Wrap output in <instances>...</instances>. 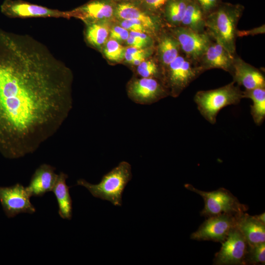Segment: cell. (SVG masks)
Listing matches in <instances>:
<instances>
[{
  "mask_svg": "<svg viewBox=\"0 0 265 265\" xmlns=\"http://www.w3.org/2000/svg\"><path fill=\"white\" fill-rule=\"evenodd\" d=\"M85 38L90 45L97 48H103L108 39L111 26L107 22L85 24Z\"/></svg>",
  "mask_w": 265,
  "mask_h": 265,
  "instance_id": "7402d4cb",
  "label": "cell"
},
{
  "mask_svg": "<svg viewBox=\"0 0 265 265\" xmlns=\"http://www.w3.org/2000/svg\"><path fill=\"white\" fill-rule=\"evenodd\" d=\"M236 227L241 233L249 246L265 242V224L254 216L243 212L237 217Z\"/></svg>",
  "mask_w": 265,
  "mask_h": 265,
  "instance_id": "ac0fdd59",
  "label": "cell"
},
{
  "mask_svg": "<svg viewBox=\"0 0 265 265\" xmlns=\"http://www.w3.org/2000/svg\"><path fill=\"white\" fill-rule=\"evenodd\" d=\"M115 17L119 20L135 19L141 22L150 32L155 34L159 29L158 18L134 3L122 1L117 3Z\"/></svg>",
  "mask_w": 265,
  "mask_h": 265,
  "instance_id": "2e32d148",
  "label": "cell"
},
{
  "mask_svg": "<svg viewBox=\"0 0 265 265\" xmlns=\"http://www.w3.org/2000/svg\"><path fill=\"white\" fill-rule=\"evenodd\" d=\"M254 216L260 222L265 224V212H263L259 215H256Z\"/></svg>",
  "mask_w": 265,
  "mask_h": 265,
  "instance_id": "e575fe53",
  "label": "cell"
},
{
  "mask_svg": "<svg viewBox=\"0 0 265 265\" xmlns=\"http://www.w3.org/2000/svg\"><path fill=\"white\" fill-rule=\"evenodd\" d=\"M219 251L213 260L214 265H246L248 244L236 226L221 243Z\"/></svg>",
  "mask_w": 265,
  "mask_h": 265,
  "instance_id": "ba28073f",
  "label": "cell"
},
{
  "mask_svg": "<svg viewBox=\"0 0 265 265\" xmlns=\"http://www.w3.org/2000/svg\"><path fill=\"white\" fill-rule=\"evenodd\" d=\"M206 17L198 3L194 0H190L180 26L197 32L205 31Z\"/></svg>",
  "mask_w": 265,
  "mask_h": 265,
  "instance_id": "44dd1931",
  "label": "cell"
},
{
  "mask_svg": "<svg viewBox=\"0 0 265 265\" xmlns=\"http://www.w3.org/2000/svg\"><path fill=\"white\" fill-rule=\"evenodd\" d=\"M116 4L114 0H92L69 11L71 18L85 24L108 22L115 17Z\"/></svg>",
  "mask_w": 265,
  "mask_h": 265,
  "instance_id": "4fadbf2b",
  "label": "cell"
},
{
  "mask_svg": "<svg viewBox=\"0 0 265 265\" xmlns=\"http://www.w3.org/2000/svg\"><path fill=\"white\" fill-rule=\"evenodd\" d=\"M132 177V167L122 161L104 175L98 184H91L84 179L77 181V185L86 187L95 197L110 202L115 206L122 205V194Z\"/></svg>",
  "mask_w": 265,
  "mask_h": 265,
  "instance_id": "3957f363",
  "label": "cell"
},
{
  "mask_svg": "<svg viewBox=\"0 0 265 265\" xmlns=\"http://www.w3.org/2000/svg\"><path fill=\"white\" fill-rule=\"evenodd\" d=\"M171 34L178 41L185 56L198 63L212 41L206 32H197L182 26L171 29Z\"/></svg>",
  "mask_w": 265,
  "mask_h": 265,
  "instance_id": "30bf717a",
  "label": "cell"
},
{
  "mask_svg": "<svg viewBox=\"0 0 265 265\" xmlns=\"http://www.w3.org/2000/svg\"><path fill=\"white\" fill-rule=\"evenodd\" d=\"M243 7L240 5L223 4L206 15V32L232 56H235L237 25Z\"/></svg>",
  "mask_w": 265,
  "mask_h": 265,
  "instance_id": "7a4b0ae2",
  "label": "cell"
},
{
  "mask_svg": "<svg viewBox=\"0 0 265 265\" xmlns=\"http://www.w3.org/2000/svg\"><path fill=\"white\" fill-rule=\"evenodd\" d=\"M68 175L61 172L57 178L52 190L58 205V213L63 219L71 220L72 216V201L70 195L69 187L66 184Z\"/></svg>",
  "mask_w": 265,
  "mask_h": 265,
  "instance_id": "d6986e66",
  "label": "cell"
},
{
  "mask_svg": "<svg viewBox=\"0 0 265 265\" xmlns=\"http://www.w3.org/2000/svg\"><path fill=\"white\" fill-rule=\"evenodd\" d=\"M233 81L245 90L265 88V77L259 69L246 63L238 56H234L231 73Z\"/></svg>",
  "mask_w": 265,
  "mask_h": 265,
  "instance_id": "5bb4252c",
  "label": "cell"
},
{
  "mask_svg": "<svg viewBox=\"0 0 265 265\" xmlns=\"http://www.w3.org/2000/svg\"><path fill=\"white\" fill-rule=\"evenodd\" d=\"M203 73L198 63L179 54L163 71L162 81L169 96L176 98Z\"/></svg>",
  "mask_w": 265,
  "mask_h": 265,
  "instance_id": "8992f818",
  "label": "cell"
},
{
  "mask_svg": "<svg viewBox=\"0 0 265 265\" xmlns=\"http://www.w3.org/2000/svg\"><path fill=\"white\" fill-rule=\"evenodd\" d=\"M179 44L172 34L162 35L158 45V54L162 71L180 54Z\"/></svg>",
  "mask_w": 265,
  "mask_h": 265,
  "instance_id": "ffe728a7",
  "label": "cell"
},
{
  "mask_svg": "<svg viewBox=\"0 0 265 265\" xmlns=\"http://www.w3.org/2000/svg\"><path fill=\"white\" fill-rule=\"evenodd\" d=\"M244 98L252 101L250 113L255 124L261 125L265 119V88H257L243 91Z\"/></svg>",
  "mask_w": 265,
  "mask_h": 265,
  "instance_id": "603a6c76",
  "label": "cell"
},
{
  "mask_svg": "<svg viewBox=\"0 0 265 265\" xmlns=\"http://www.w3.org/2000/svg\"><path fill=\"white\" fill-rule=\"evenodd\" d=\"M30 197L26 187L20 184L9 187L0 186V202L9 218L21 213L35 212L36 209L30 202Z\"/></svg>",
  "mask_w": 265,
  "mask_h": 265,
  "instance_id": "7c38bea8",
  "label": "cell"
},
{
  "mask_svg": "<svg viewBox=\"0 0 265 265\" xmlns=\"http://www.w3.org/2000/svg\"><path fill=\"white\" fill-rule=\"evenodd\" d=\"M202 9L206 15H207L216 7L219 0H194Z\"/></svg>",
  "mask_w": 265,
  "mask_h": 265,
  "instance_id": "d6a6232c",
  "label": "cell"
},
{
  "mask_svg": "<svg viewBox=\"0 0 265 265\" xmlns=\"http://www.w3.org/2000/svg\"><path fill=\"white\" fill-rule=\"evenodd\" d=\"M151 53L152 51L148 48L139 49L129 46L125 49L124 58L127 63L138 66Z\"/></svg>",
  "mask_w": 265,
  "mask_h": 265,
  "instance_id": "4316f807",
  "label": "cell"
},
{
  "mask_svg": "<svg viewBox=\"0 0 265 265\" xmlns=\"http://www.w3.org/2000/svg\"><path fill=\"white\" fill-rule=\"evenodd\" d=\"M55 170L54 167L47 164H43L36 169L26 187L31 197H42L52 191L58 176Z\"/></svg>",
  "mask_w": 265,
  "mask_h": 265,
  "instance_id": "e0dca14e",
  "label": "cell"
},
{
  "mask_svg": "<svg viewBox=\"0 0 265 265\" xmlns=\"http://www.w3.org/2000/svg\"><path fill=\"white\" fill-rule=\"evenodd\" d=\"M0 11L11 18H71L69 11L52 9L23 0H4L0 5Z\"/></svg>",
  "mask_w": 265,
  "mask_h": 265,
  "instance_id": "9c48e42d",
  "label": "cell"
},
{
  "mask_svg": "<svg viewBox=\"0 0 265 265\" xmlns=\"http://www.w3.org/2000/svg\"><path fill=\"white\" fill-rule=\"evenodd\" d=\"M190 0H168L165 5L164 14L167 22L180 26L186 7Z\"/></svg>",
  "mask_w": 265,
  "mask_h": 265,
  "instance_id": "cb8c5ba5",
  "label": "cell"
},
{
  "mask_svg": "<svg viewBox=\"0 0 265 265\" xmlns=\"http://www.w3.org/2000/svg\"><path fill=\"white\" fill-rule=\"evenodd\" d=\"M243 98V91L233 81L216 89L199 91L193 99L201 115L213 125L216 123L217 114L223 108L237 105Z\"/></svg>",
  "mask_w": 265,
  "mask_h": 265,
  "instance_id": "277c9868",
  "label": "cell"
},
{
  "mask_svg": "<svg viewBox=\"0 0 265 265\" xmlns=\"http://www.w3.org/2000/svg\"><path fill=\"white\" fill-rule=\"evenodd\" d=\"M265 242L249 246L246 258V265H265Z\"/></svg>",
  "mask_w": 265,
  "mask_h": 265,
  "instance_id": "f1b7e54d",
  "label": "cell"
},
{
  "mask_svg": "<svg viewBox=\"0 0 265 265\" xmlns=\"http://www.w3.org/2000/svg\"><path fill=\"white\" fill-rule=\"evenodd\" d=\"M102 49L106 57L110 61L118 62L124 57L126 48L114 39L109 38Z\"/></svg>",
  "mask_w": 265,
  "mask_h": 265,
  "instance_id": "d4e9b609",
  "label": "cell"
},
{
  "mask_svg": "<svg viewBox=\"0 0 265 265\" xmlns=\"http://www.w3.org/2000/svg\"><path fill=\"white\" fill-rule=\"evenodd\" d=\"M119 25L129 31L144 32L151 34L148 30L139 21L135 19L119 20Z\"/></svg>",
  "mask_w": 265,
  "mask_h": 265,
  "instance_id": "f546056e",
  "label": "cell"
},
{
  "mask_svg": "<svg viewBox=\"0 0 265 265\" xmlns=\"http://www.w3.org/2000/svg\"><path fill=\"white\" fill-rule=\"evenodd\" d=\"M127 44L130 47L139 49L148 48L153 43V39L150 34L140 32L129 31Z\"/></svg>",
  "mask_w": 265,
  "mask_h": 265,
  "instance_id": "83f0119b",
  "label": "cell"
},
{
  "mask_svg": "<svg viewBox=\"0 0 265 265\" xmlns=\"http://www.w3.org/2000/svg\"><path fill=\"white\" fill-rule=\"evenodd\" d=\"M129 36V31L120 25L111 26L109 38L114 39L119 43L126 42Z\"/></svg>",
  "mask_w": 265,
  "mask_h": 265,
  "instance_id": "4dcf8cb0",
  "label": "cell"
},
{
  "mask_svg": "<svg viewBox=\"0 0 265 265\" xmlns=\"http://www.w3.org/2000/svg\"><path fill=\"white\" fill-rule=\"evenodd\" d=\"M137 74L142 78H153L162 81L163 71L153 60H144L137 66Z\"/></svg>",
  "mask_w": 265,
  "mask_h": 265,
  "instance_id": "484cf974",
  "label": "cell"
},
{
  "mask_svg": "<svg viewBox=\"0 0 265 265\" xmlns=\"http://www.w3.org/2000/svg\"><path fill=\"white\" fill-rule=\"evenodd\" d=\"M234 56L213 40L212 41L198 63L203 72L212 69H220L231 74Z\"/></svg>",
  "mask_w": 265,
  "mask_h": 265,
  "instance_id": "9a60e30c",
  "label": "cell"
},
{
  "mask_svg": "<svg viewBox=\"0 0 265 265\" xmlns=\"http://www.w3.org/2000/svg\"><path fill=\"white\" fill-rule=\"evenodd\" d=\"M71 70L27 34L0 28V153L18 159L53 135L73 107Z\"/></svg>",
  "mask_w": 265,
  "mask_h": 265,
  "instance_id": "6da1fadb",
  "label": "cell"
},
{
  "mask_svg": "<svg viewBox=\"0 0 265 265\" xmlns=\"http://www.w3.org/2000/svg\"><path fill=\"white\" fill-rule=\"evenodd\" d=\"M265 32V26H262L261 27H259L257 28H256L255 29H253L249 30H245V31H238L237 30V36H243L244 35H252L253 34H260V33H263Z\"/></svg>",
  "mask_w": 265,
  "mask_h": 265,
  "instance_id": "836d02e7",
  "label": "cell"
},
{
  "mask_svg": "<svg viewBox=\"0 0 265 265\" xmlns=\"http://www.w3.org/2000/svg\"><path fill=\"white\" fill-rule=\"evenodd\" d=\"M184 186L186 189L202 197L204 207L200 214L206 218L221 214L238 216L248 210L246 205L241 203L235 196L225 188L206 191L199 190L189 184H186Z\"/></svg>",
  "mask_w": 265,
  "mask_h": 265,
  "instance_id": "5b68a950",
  "label": "cell"
},
{
  "mask_svg": "<svg viewBox=\"0 0 265 265\" xmlns=\"http://www.w3.org/2000/svg\"><path fill=\"white\" fill-rule=\"evenodd\" d=\"M127 92L130 100L141 105H151L169 96L163 81L153 78L132 79L127 85Z\"/></svg>",
  "mask_w": 265,
  "mask_h": 265,
  "instance_id": "52a82bcc",
  "label": "cell"
},
{
  "mask_svg": "<svg viewBox=\"0 0 265 265\" xmlns=\"http://www.w3.org/2000/svg\"><path fill=\"white\" fill-rule=\"evenodd\" d=\"M221 214L207 217L198 229L190 235V238L198 241H212L222 243L230 231L236 226L237 217Z\"/></svg>",
  "mask_w": 265,
  "mask_h": 265,
  "instance_id": "8fae6325",
  "label": "cell"
},
{
  "mask_svg": "<svg viewBox=\"0 0 265 265\" xmlns=\"http://www.w3.org/2000/svg\"><path fill=\"white\" fill-rule=\"evenodd\" d=\"M168 0H141V7L149 12H156L165 5Z\"/></svg>",
  "mask_w": 265,
  "mask_h": 265,
  "instance_id": "1f68e13d",
  "label": "cell"
},
{
  "mask_svg": "<svg viewBox=\"0 0 265 265\" xmlns=\"http://www.w3.org/2000/svg\"><path fill=\"white\" fill-rule=\"evenodd\" d=\"M122 0V1H131L132 0Z\"/></svg>",
  "mask_w": 265,
  "mask_h": 265,
  "instance_id": "d590c367",
  "label": "cell"
}]
</instances>
